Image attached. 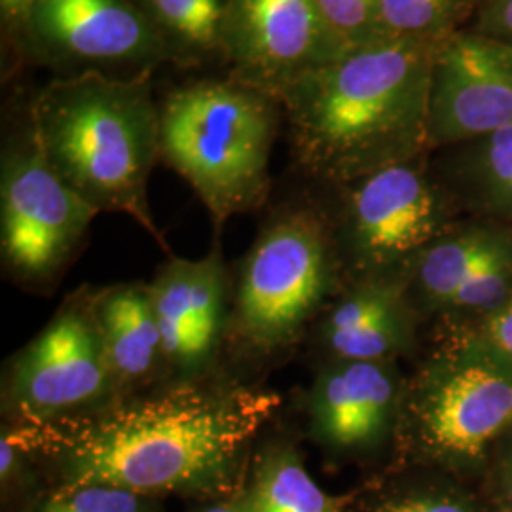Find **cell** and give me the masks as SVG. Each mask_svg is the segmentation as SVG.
<instances>
[{"mask_svg": "<svg viewBox=\"0 0 512 512\" xmlns=\"http://www.w3.org/2000/svg\"><path fill=\"white\" fill-rule=\"evenodd\" d=\"M92 302L118 397L128 399L169 384L164 338L148 281L92 285Z\"/></svg>", "mask_w": 512, "mask_h": 512, "instance_id": "16", "label": "cell"}, {"mask_svg": "<svg viewBox=\"0 0 512 512\" xmlns=\"http://www.w3.org/2000/svg\"><path fill=\"white\" fill-rule=\"evenodd\" d=\"M439 330L463 332V334L475 338L476 342H480L490 351H494L495 355L512 363V296L503 306H499L490 315L478 319L471 325Z\"/></svg>", "mask_w": 512, "mask_h": 512, "instance_id": "27", "label": "cell"}, {"mask_svg": "<svg viewBox=\"0 0 512 512\" xmlns=\"http://www.w3.org/2000/svg\"><path fill=\"white\" fill-rule=\"evenodd\" d=\"M220 48L239 82L272 97L300 74L349 50L315 0H226Z\"/></svg>", "mask_w": 512, "mask_h": 512, "instance_id": "12", "label": "cell"}, {"mask_svg": "<svg viewBox=\"0 0 512 512\" xmlns=\"http://www.w3.org/2000/svg\"><path fill=\"white\" fill-rule=\"evenodd\" d=\"M152 19L184 46L215 50L222 42L226 0H147Z\"/></svg>", "mask_w": 512, "mask_h": 512, "instance_id": "21", "label": "cell"}, {"mask_svg": "<svg viewBox=\"0 0 512 512\" xmlns=\"http://www.w3.org/2000/svg\"><path fill=\"white\" fill-rule=\"evenodd\" d=\"M334 35L346 48H357L380 35V0H315Z\"/></svg>", "mask_w": 512, "mask_h": 512, "instance_id": "25", "label": "cell"}, {"mask_svg": "<svg viewBox=\"0 0 512 512\" xmlns=\"http://www.w3.org/2000/svg\"><path fill=\"white\" fill-rule=\"evenodd\" d=\"M29 131L59 177L99 215L131 217L171 255L148 203L160 160V107L147 76L118 80L90 71L55 80L38 95Z\"/></svg>", "mask_w": 512, "mask_h": 512, "instance_id": "4", "label": "cell"}, {"mask_svg": "<svg viewBox=\"0 0 512 512\" xmlns=\"http://www.w3.org/2000/svg\"><path fill=\"white\" fill-rule=\"evenodd\" d=\"M148 285L164 338L169 384L224 372L232 270L219 236L202 258L167 255Z\"/></svg>", "mask_w": 512, "mask_h": 512, "instance_id": "11", "label": "cell"}, {"mask_svg": "<svg viewBox=\"0 0 512 512\" xmlns=\"http://www.w3.org/2000/svg\"><path fill=\"white\" fill-rule=\"evenodd\" d=\"M283 414V410H281ZM281 414L258 437L236 492L245 512H348L351 492L329 494L311 476L302 439Z\"/></svg>", "mask_w": 512, "mask_h": 512, "instance_id": "17", "label": "cell"}, {"mask_svg": "<svg viewBox=\"0 0 512 512\" xmlns=\"http://www.w3.org/2000/svg\"><path fill=\"white\" fill-rule=\"evenodd\" d=\"M433 63L420 37H382L285 84L296 164L310 177L349 184L416 160L427 137Z\"/></svg>", "mask_w": 512, "mask_h": 512, "instance_id": "2", "label": "cell"}, {"mask_svg": "<svg viewBox=\"0 0 512 512\" xmlns=\"http://www.w3.org/2000/svg\"><path fill=\"white\" fill-rule=\"evenodd\" d=\"M476 488L492 512H512V431L495 444Z\"/></svg>", "mask_w": 512, "mask_h": 512, "instance_id": "26", "label": "cell"}, {"mask_svg": "<svg viewBox=\"0 0 512 512\" xmlns=\"http://www.w3.org/2000/svg\"><path fill=\"white\" fill-rule=\"evenodd\" d=\"M421 327L406 277L349 283L313 323L302 353L310 368L338 361L403 363L420 353Z\"/></svg>", "mask_w": 512, "mask_h": 512, "instance_id": "13", "label": "cell"}, {"mask_svg": "<svg viewBox=\"0 0 512 512\" xmlns=\"http://www.w3.org/2000/svg\"><path fill=\"white\" fill-rule=\"evenodd\" d=\"M458 0H380L382 37H420L450 18Z\"/></svg>", "mask_w": 512, "mask_h": 512, "instance_id": "24", "label": "cell"}, {"mask_svg": "<svg viewBox=\"0 0 512 512\" xmlns=\"http://www.w3.org/2000/svg\"><path fill=\"white\" fill-rule=\"evenodd\" d=\"M48 490L35 459L0 433V512H25Z\"/></svg>", "mask_w": 512, "mask_h": 512, "instance_id": "23", "label": "cell"}, {"mask_svg": "<svg viewBox=\"0 0 512 512\" xmlns=\"http://www.w3.org/2000/svg\"><path fill=\"white\" fill-rule=\"evenodd\" d=\"M184 512H245L236 499V494L228 497H217L209 501H196L188 503V509Z\"/></svg>", "mask_w": 512, "mask_h": 512, "instance_id": "28", "label": "cell"}, {"mask_svg": "<svg viewBox=\"0 0 512 512\" xmlns=\"http://www.w3.org/2000/svg\"><path fill=\"white\" fill-rule=\"evenodd\" d=\"M346 186L338 213L330 215L344 285L406 277L416 256L452 230L446 196L416 160Z\"/></svg>", "mask_w": 512, "mask_h": 512, "instance_id": "10", "label": "cell"}, {"mask_svg": "<svg viewBox=\"0 0 512 512\" xmlns=\"http://www.w3.org/2000/svg\"><path fill=\"white\" fill-rule=\"evenodd\" d=\"M459 177L471 200L495 222L512 220V124L476 139Z\"/></svg>", "mask_w": 512, "mask_h": 512, "instance_id": "20", "label": "cell"}, {"mask_svg": "<svg viewBox=\"0 0 512 512\" xmlns=\"http://www.w3.org/2000/svg\"><path fill=\"white\" fill-rule=\"evenodd\" d=\"M512 124V50L482 38L452 40L435 59L427 137L435 145L476 141Z\"/></svg>", "mask_w": 512, "mask_h": 512, "instance_id": "14", "label": "cell"}, {"mask_svg": "<svg viewBox=\"0 0 512 512\" xmlns=\"http://www.w3.org/2000/svg\"><path fill=\"white\" fill-rule=\"evenodd\" d=\"M512 255V226L482 222L452 228L416 256L406 272V293L421 323H437L446 304L471 275Z\"/></svg>", "mask_w": 512, "mask_h": 512, "instance_id": "18", "label": "cell"}, {"mask_svg": "<svg viewBox=\"0 0 512 512\" xmlns=\"http://www.w3.org/2000/svg\"><path fill=\"white\" fill-rule=\"evenodd\" d=\"M348 512H492L478 488L459 476L397 465L366 476L351 490Z\"/></svg>", "mask_w": 512, "mask_h": 512, "instance_id": "19", "label": "cell"}, {"mask_svg": "<svg viewBox=\"0 0 512 512\" xmlns=\"http://www.w3.org/2000/svg\"><path fill=\"white\" fill-rule=\"evenodd\" d=\"M272 99L239 80L198 82L169 93L160 107V160L196 192L217 236L226 220L270 198Z\"/></svg>", "mask_w": 512, "mask_h": 512, "instance_id": "6", "label": "cell"}, {"mask_svg": "<svg viewBox=\"0 0 512 512\" xmlns=\"http://www.w3.org/2000/svg\"><path fill=\"white\" fill-rule=\"evenodd\" d=\"M99 213L55 171L31 131L2 152L0 264L19 291L50 296Z\"/></svg>", "mask_w": 512, "mask_h": 512, "instance_id": "8", "label": "cell"}, {"mask_svg": "<svg viewBox=\"0 0 512 512\" xmlns=\"http://www.w3.org/2000/svg\"><path fill=\"white\" fill-rule=\"evenodd\" d=\"M118 399L92 285L67 294L50 321L2 365V427L55 425L95 414Z\"/></svg>", "mask_w": 512, "mask_h": 512, "instance_id": "7", "label": "cell"}, {"mask_svg": "<svg viewBox=\"0 0 512 512\" xmlns=\"http://www.w3.org/2000/svg\"><path fill=\"white\" fill-rule=\"evenodd\" d=\"M494 18L497 29L512 37V0H501L494 12Z\"/></svg>", "mask_w": 512, "mask_h": 512, "instance_id": "30", "label": "cell"}, {"mask_svg": "<svg viewBox=\"0 0 512 512\" xmlns=\"http://www.w3.org/2000/svg\"><path fill=\"white\" fill-rule=\"evenodd\" d=\"M35 4H37V0H0L2 14L10 19H27Z\"/></svg>", "mask_w": 512, "mask_h": 512, "instance_id": "29", "label": "cell"}, {"mask_svg": "<svg viewBox=\"0 0 512 512\" xmlns=\"http://www.w3.org/2000/svg\"><path fill=\"white\" fill-rule=\"evenodd\" d=\"M285 397L226 372L165 384L40 427H2L35 459L50 490L107 484L188 503L236 494L256 440Z\"/></svg>", "mask_w": 512, "mask_h": 512, "instance_id": "1", "label": "cell"}, {"mask_svg": "<svg viewBox=\"0 0 512 512\" xmlns=\"http://www.w3.org/2000/svg\"><path fill=\"white\" fill-rule=\"evenodd\" d=\"M25 512H167L165 499L107 484H78L40 495Z\"/></svg>", "mask_w": 512, "mask_h": 512, "instance_id": "22", "label": "cell"}, {"mask_svg": "<svg viewBox=\"0 0 512 512\" xmlns=\"http://www.w3.org/2000/svg\"><path fill=\"white\" fill-rule=\"evenodd\" d=\"M406 370L399 361H338L311 368L308 384L294 391L289 421L311 444L323 469H361L363 478L395 458Z\"/></svg>", "mask_w": 512, "mask_h": 512, "instance_id": "9", "label": "cell"}, {"mask_svg": "<svg viewBox=\"0 0 512 512\" xmlns=\"http://www.w3.org/2000/svg\"><path fill=\"white\" fill-rule=\"evenodd\" d=\"M230 270L222 370L266 384L302 353L313 323L344 289L329 213L315 203L279 205Z\"/></svg>", "mask_w": 512, "mask_h": 512, "instance_id": "3", "label": "cell"}, {"mask_svg": "<svg viewBox=\"0 0 512 512\" xmlns=\"http://www.w3.org/2000/svg\"><path fill=\"white\" fill-rule=\"evenodd\" d=\"M27 21L57 54L80 61H133L160 54L158 25L128 0H37Z\"/></svg>", "mask_w": 512, "mask_h": 512, "instance_id": "15", "label": "cell"}, {"mask_svg": "<svg viewBox=\"0 0 512 512\" xmlns=\"http://www.w3.org/2000/svg\"><path fill=\"white\" fill-rule=\"evenodd\" d=\"M512 431V363L475 338L439 330L406 372L389 467L439 469L476 486L495 444Z\"/></svg>", "mask_w": 512, "mask_h": 512, "instance_id": "5", "label": "cell"}]
</instances>
